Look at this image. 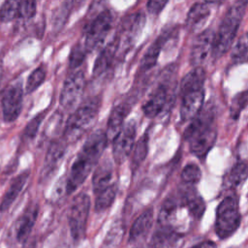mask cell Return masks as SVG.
<instances>
[{
    "instance_id": "obj_39",
    "label": "cell",
    "mask_w": 248,
    "mask_h": 248,
    "mask_svg": "<svg viewBox=\"0 0 248 248\" xmlns=\"http://www.w3.org/2000/svg\"><path fill=\"white\" fill-rule=\"evenodd\" d=\"M122 235H123V230L121 225L113 226L108 232L105 239V248H111L116 244H118V242L121 241Z\"/></svg>"
},
{
    "instance_id": "obj_31",
    "label": "cell",
    "mask_w": 248,
    "mask_h": 248,
    "mask_svg": "<svg viewBox=\"0 0 248 248\" xmlns=\"http://www.w3.org/2000/svg\"><path fill=\"white\" fill-rule=\"evenodd\" d=\"M22 0H5L0 8V20L10 22L17 18Z\"/></svg>"
},
{
    "instance_id": "obj_40",
    "label": "cell",
    "mask_w": 248,
    "mask_h": 248,
    "mask_svg": "<svg viewBox=\"0 0 248 248\" xmlns=\"http://www.w3.org/2000/svg\"><path fill=\"white\" fill-rule=\"evenodd\" d=\"M108 0H92L86 15V23L96 17L101 12L107 9Z\"/></svg>"
},
{
    "instance_id": "obj_8",
    "label": "cell",
    "mask_w": 248,
    "mask_h": 248,
    "mask_svg": "<svg viewBox=\"0 0 248 248\" xmlns=\"http://www.w3.org/2000/svg\"><path fill=\"white\" fill-rule=\"evenodd\" d=\"M145 25V15L142 12L126 16L119 26L115 38L118 44V53L125 55L134 46Z\"/></svg>"
},
{
    "instance_id": "obj_26",
    "label": "cell",
    "mask_w": 248,
    "mask_h": 248,
    "mask_svg": "<svg viewBox=\"0 0 248 248\" xmlns=\"http://www.w3.org/2000/svg\"><path fill=\"white\" fill-rule=\"evenodd\" d=\"M178 208H179V201L177 197L171 196L167 198L163 202L159 211V215H158L159 225L172 227V223L175 220Z\"/></svg>"
},
{
    "instance_id": "obj_12",
    "label": "cell",
    "mask_w": 248,
    "mask_h": 248,
    "mask_svg": "<svg viewBox=\"0 0 248 248\" xmlns=\"http://www.w3.org/2000/svg\"><path fill=\"white\" fill-rule=\"evenodd\" d=\"M215 31L207 28L202 31L194 40L190 51V63L194 67H202L212 56Z\"/></svg>"
},
{
    "instance_id": "obj_10",
    "label": "cell",
    "mask_w": 248,
    "mask_h": 248,
    "mask_svg": "<svg viewBox=\"0 0 248 248\" xmlns=\"http://www.w3.org/2000/svg\"><path fill=\"white\" fill-rule=\"evenodd\" d=\"M137 123L134 119L124 124L120 132L111 140L112 158L116 164H122L132 153L136 143Z\"/></svg>"
},
{
    "instance_id": "obj_33",
    "label": "cell",
    "mask_w": 248,
    "mask_h": 248,
    "mask_svg": "<svg viewBox=\"0 0 248 248\" xmlns=\"http://www.w3.org/2000/svg\"><path fill=\"white\" fill-rule=\"evenodd\" d=\"M202 177V171L200 167L197 164L190 163L187 164L181 171V179L186 185H195L197 184Z\"/></svg>"
},
{
    "instance_id": "obj_41",
    "label": "cell",
    "mask_w": 248,
    "mask_h": 248,
    "mask_svg": "<svg viewBox=\"0 0 248 248\" xmlns=\"http://www.w3.org/2000/svg\"><path fill=\"white\" fill-rule=\"evenodd\" d=\"M168 2L169 0H148L146 4L147 11L152 15H159Z\"/></svg>"
},
{
    "instance_id": "obj_42",
    "label": "cell",
    "mask_w": 248,
    "mask_h": 248,
    "mask_svg": "<svg viewBox=\"0 0 248 248\" xmlns=\"http://www.w3.org/2000/svg\"><path fill=\"white\" fill-rule=\"evenodd\" d=\"M191 248H217L216 244L211 240H204L198 244H195Z\"/></svg>"
},
{
    "instance_id": "obj_29",
    "label": "cell",
    "mask_w": 248,
    "mask_h": 248,
    "mask_svg": "<svg viewBox=\"0 0 248 248\" xmlns=\"http://www.w3.org/2000/svg\"><path fill=\"white\" fill-rule=\"evenodd\" d=\"M231 58L234 64H244L248 62V32L240 35L234 43Z\"/></svg>"
},
{
    "instance_id": "obj_43",
    "label": "cell",
    "mask_w": 248,
    "mask_h": 248,
    "mask_svg": "<svg viewBox=\"0 0 248 248\" xmlns=\"http://www.w3.org/2000/svg\"><path fill=\"white\" fill-rule=\"evenodd\" d=\"M22 248H36V241L35 240H30L28 239L23 243Z\"/></svg>"
},
{
    "instance_id": "obj_6",
    "label": "cell",
    "mask_w": 248,
    "mask_h": 248,
    "mask_svg": "<svg viewBox=\"0 0 248 248\" xmlns=\"http://www.w3.org/2000/svg\"><path fill=\"white\" fill-rule=\"evenodd\" d=\"M175 74V65H170L161 73V79L142 105V112L148 118L158 116L170 104V81Z\"/></svg>"
},
{
    "instance_id": "obj_35",
    "label": "cell",
    "mask_w": 248,
    "mask_h": 248,
    "mask_svg": "<svg viewBox=\"0 0 248 248\" xmlns=\"http://www.w3.org/2000/svg\"><path fill=\"white\" fill-rule=\"evenodd\" d=\"M87 52L83 46V45L76 44L70 53L69 56V65L71 69H76L78 66L81 65V63L84 61L85 56Z\"/></svg>"
},
{
    "instance_id": "obj_38",
    "label": "cell",
    "mask_w": 248,
    "mask_h": 248,
    "mask_svg": "<svg viewBox=\"0 0 248 248\" xmlns=\"http://www.w3.org/2000/svg\"><path fill=\"white\" fill-rule=\"evenodd\" d=\"M45 115H46V111H43V112H41L40 114L36 115L34 118L31 119V121L26 125V127L24 129L23 135H24L25 138H27V139L35 138V136L37 135L38 129H39Z\"/></svg>"
},
{
    "instance_id": "obj_46",
    "label": "cell",
    "mask_w": 248,
    "mask_h": 248,
    "mask_svg": "<svg viewBox=\"0 0 248 248\" xmlns=\"http://www.w3.org/2000/svg\"><path fill=\"white\" fill-rule=\"evenodd\" d=\"M1 76H2V64L0 62V80H1Z\"/></svg>"
},
{
    "instance_id": "obj_9",
    "label": "cell",
    "mask_w": 248,
    "mask_h": 248,
    "mask_svg": "<svg viewBox=\"0 0 248 248\" xmlns=\"http://www.w3.org/2000/svg\"><path fill=\"white\" fill-rule=\"evenodd\" d=\"M90 204V197L86 193L76 195L71 202L68 222L71 235L76 241H80L85 236Z\"/></svg>"
},
{
    "instance_id": "obj_28",
    "label": "cell",
    "mask_w": 248,
    "mask_h": 248,
    "mask_svg": "<svg viewBox=\"0 0 248 248\" xmlns=\"http://www.w3.org/2000/svg\"><path fill=\"white\" fill-rule=\"evenodd\" d=\"M148 141H149V137L147 133L142 135L136 141L132 151L133 154H132V160H131V168L133 171H135L145 160L146 155L148 153Z\"/></svg>"
},
{
    "instance_id": "obj_21",
    "label": "cell",
    "mask_w": 248,
    "mask_h": 248,
    "mask_svg": "<svg viewBox=\"0 0 248 248\" xmlns=\"http://www.w3.org/2000/svg\"><path fill=\"white\" fill-rule=\"evenodd\" d=\"M113 168L112 164L108 159L103 160L96 167L93 177H92V185L94 194H97L109 186L115 184L113 182Z\"/></svg>"
},
{
    "instance_id": "obj_44",
    "label": "cell",
    "mask_w": 248,
    "mask_h": 248,
    "mask_svg": "<svg viewBox=\"0 0 248 248\" xmlns=\"http://www.w3.org/2000/svg\"><path fill=\"white\" fill-rule=\"evenodd\" d=\"M206 4H219L222 3L224 0H203Z\"/></svg>"
},
{
    "instance_id": "obj_32",
    "label": "cell",
    "mask_w": 248,
    "mask_h": 248,
    "mask_svg": "<svg viewBox=\"0 0 248 248\" xmlns=\"http://www.w3.org/2000/svg\"><path fill=\"white\" fill-rule=\"evenodd\" d=\"M248 105V90L242 91L236 94L231 104L230 107V116L233 120H237L241 111L247 107Z\"/></svg>"
},
{
    "instance_id": "obj_15",
    "label": "cell",
    "mask_w": 248,
    "mask_h": 248,
    "mask_svg": "<svg viewBox=\"0 0 248 248\" xmlns=\"http://www.w3.org/2000/svg\"><path fill=\"white\" fill-rule=\"evenodd\" d=\"M173 34H174V30L166 29L156 38V40L150 45V46L147 48V50L145 51V53L143 54L140 60V71L142 72L148 71L156 65L158 57L161 53V50L163 49L164 46L170 40Z\"/></svg>"
},
{
    "instance_id": "obj_5",
    "label": "cell",
    "mask_w": 248,
    "mask_h": 248,
    "mask_svg": "<svg viewBox=\"0 0 248 248\" xmlns=\"http://www.w3.org/2000/svg\"><path fill=\"white\" fill-rule=\"evenodd\" d=\"M241 215L239 211L238 198L235 194L227 195L216 209L214 231L216 235L224 240L234 233L240 225Z\"/></svg>"
},
{
    "instance_id": "obj_20",
    "label": "cell",
    "mask_w": 248,
    "mask_h": 248,
    "mask_svg": "<svg viewBox=\"0 0 248 248\" xmlns=\"http://www.w3.org/2000/svg\"><path fill=\"white\" fill-rule=\"evenodd\" d=\"M153 224V208L145 209L133 223L129 232V243H136L144 239Z\"/></svg>"
},
{
    "instance_id": "obj_17",
    "label": "cell",
    "mask_w": 248,
    "mask_h": 248,
    "mask_svg": "<svg viewBox=\"0 0 248 248\" xmlns=\"http://www.w3.org/2000/svg\"><path fill=\"white\" fill-rule=\"evenodd\" d=\"M39 213V206L37 203H30L24 212L19 216L16 222V236L18 242L24 243L29 239L31 231L36 222Z\"/></svg>"
},
{
    "instance_id": "obj_13",
    "label": "cell",
    "mask_w": 248,
    "mask_h": 248,
    "mask_svg": "<svg viewBox=\"0 0 248 248\" xmlns=\"http://www.w3.org/2000/svg\"><path fill=\"white\" fill-rule=\"evenodd\" d=\"M23 105V89L19 83L10 86L2 98V113L6 122L15 121L20 114Z\"/></svg>"
},
{
    "instance_id": "obj_11",
    "label": "cell",
    "mask_w": 248,
    "mask_h": 248,
    "mask_svg": "<svg viewBox=\"0 0 248 248\" xmlns=\"http://www.w3.org/2000/svg\"><path fill=\"white\" fill-rule=\"evenodd\" d=\"M85 87V76L83 71H78L70 75L63 83L59 103L65 110L74 108L79 102Z\"/></svg>"
},
{
    "instance_id": "obj_7",
    "label": "cell",
    "mask_w": 248,
    "mask_h": 248,
    "mask_svg": "<svg viewBox=\"0 0 248 248\" xmlns=\"http://www.w3.org/2000/svg\"><path fill=\"white\" fill-rule=\"evenodd\" d=\"M114 21L113 13L105 9L96 17L84 25V44L86 52H92L103 46Z\"/></svg>"
},
{
    "instance_id": "obj_22",
    "label": "cell",
    "mask_w": 248,
    "mask_h": 248,
    "mask_svg": "<svg viewBox=\"0 0 248 248\" xmlns=\"http://www.w3.org/2000/svg\"><path fill=\"white\" fill-rule=\"evenodd\" d=\"M30 172L28 170L21 172L16 177L13 179V181L10 183L7 191L5 192L1 202H0V211H6L8 210L11 205L14 203L16 199L18 197L22 189L24 188L28 178H29Z\"/></svg>"
},
{
    "instance_id": "obj_27",
    "label": "cell",
    "mask_w": 248,
    "mask_h": 248,
    "mask_svg": "<svg viewBox=\"0 0 248 248\" xmlns=\"http://www.w3.org/2000/svg\"><path fill=\"white\" fill-rule=\"evenodd\" d=\"M248 177V166L243 162L234 164L224 178L223 186L228 190H233L240 186Z\"/></svg>"
},
{
    "instance_id": "obj_37",
    "label": "cell",
    "mask_w": 248,
    "mask_h": 248,
    "mask_svg": "<svg viewBox=\"0 0 248 248\" xmlns=\"http://www.w3.org/2000/svg\"><path fill=\"white\" fill-rule=\"evenodd\" d=\"M36 14V0H22L17 18L29 19Z\"/></svg>"
},
{
    "instance_id": "obj_23",
    "label": "cell",
    "mask_w": 248,
    "mask_h": 248,
    "mask_svg": "<svg viewBox=\"0 0 248 248\" xmlns=\"http://www.w3.org/2000/svg\"><path fill=\"white\" fill-rule=\"evenodd\" d=\"M210 16V9L206 3H195L189 10L185 25L189 31H196L202 26Z\"/></svg>"
},
{
    "instance_id": "obj_3",
    "label": "cell",
    "mask_w": 248,
    "mask_h": 248,
    "mask_svg": "<svg viewBox=\"0 0 248 248\" xmlns=\"http://www.w3.org/2000/svg\"><path fill=\"white\" fill-rule=\"evenodd\" d=\"M247 5L248 0H235L226 12L217 32H215L212 51L213 58L217 59L223 56L232 46Z\"/></svg>"
},
{
    "instance_id": "obj_45",
    "label": "cell",
    "mask_w": 248,
    "mask_h": 248,
    "mask_svg": "<svg viewBox=\"0 0 248 248\" xmlns=\"http://www.w3.org/2000/svg\"><path fill=\"white\" fill-rule=\"evenodd\" d=\"M75 1V3L76 4H81L83 1H85V0H74Z\"/></svg>"
},
{
    "instance_id": "obj_16",
    "label": "cell",
    "mask_w": 248,
    "mask_h": 248,
    "mask_svg": "<svg viewBox=\"0 0 248 248\" xmlns=\"http://www.w3.org/2000/svg\"><path fill=\"white\" fill-rule=\"evenodd\" d=\"M130 110L131 105L128 102L119 103L111 108L107 122V129L105 131L108 140H112L120 132Z\"/></svg>"
},
{
    "instance_id": "obj_24",
    "label": "cell",
    "mask_w": 248,
    "mask_h": 248,
    "mask_svg": "<svg viewBox=\"0 0 248 248\" xmlns=\"http://www.w3.org/2000/svg\"><path fill=\"white\" fill-rule=\"evenodd\" d=\"M180 234L172 227L160 226L152 236V248H170L178 240Z\"/></svg>"
},
{
    "instance_id": "obj_36",
    "label": "cell",
    "mask_w": 248,
    "mask_h": 248,
    "mask_svg": "<svg viewBox=\"0 0 248 248\" xmlns=\"http://www.w3.org/2000/svg\"><path fill=\"white\" fill-rule=\"evenodd\" d=\"M71 1L66 0L62 6L58 8V10L53 15V27L55 28H61L65 21L67 20V17L69 16L70 10H71Z\"/></svg>"
},
{
    "instance_id": "obj_1",
    "label": "cell",
    "mask_w": 248,
    "mask_h": 248,
    "mask_svg": "<svg viewBox=\"0 0 248 248\" xmlns=\"http://www.w3.org/2000/svg\"><path fill=\"white\" fill-rule=\"evenodd\" d=\"M106 133L102 130L93 132L83 143L73 162L66 180V193L75 192L97 166L108 143Z\"/></svg>"
},
{
    "instance_id": "obj_19",
    "label": "cell",
    "mask_w": 248,
    "mask_h": 248,
    "mask_svg": "<svg viewBox=\"0 0 248 248\" xmlns=\"http://www.w3.org/2000/svg\"><path fill=\"white\" fill-rule=\"evenodd\" d=\"M117 53H118V44L114 36L113 39L105 46V47L101 50V52L97 56L93 66V71H92L93 76L100 77L106 71H108L109 67L112 65L113 60L117 57Z\"/></svg>"
},
{
    "instance_id": "obj_34",
    "label": "cell",
    "mask_w": 248,
    "mask_h": 248,
    "mask_svg": "<svg viewBox=\"0 0 248 248\" xmlns=\"http://www.w3.org/2000/svg\"><path fill=\"white\" fill-rule=\"evenodd\" d=\"M46 76V72L45 67L41 66L36 68L28 77L27 81H26V92L27 93H31L33 91H35L39 86L42 85V83L44 82L45 78Z\"/></svg>"
},
{
    "instance_id": "obj_2",
    "label": "cell",
    "mask_w": 248,
    "mask_h": 248,
    "mask_svg": "<svg viewBox=\"0 0 248 248\" xmlns=\"http://www.w3.org/2000/svg\"><path fill=\"white\" fill-rule=\"evenodd\" d=\"M215 116L214 105L211 103L203 105L201 111L190 121L184 131L183 137L189 143L191 153L200 159H203L216 142Z\"/></svg>"
},
{
    "instance_id": "obj_18",
    "label": "cell",
    "mask_w": 248,
    "mask_h": 248,
    "mask_svg": "<svg viewBox=\"0 0 248 248\" xmlns=\"http://www.w3.org/2000/svg\"><path fill=\"white\" fill-rule=\"evenodd\" d=\"M66 144L67 143L64 140H56L50 143L42 170V179H47L55 171L60 161L64 156Z\"/></svg>"
},
{
    "instance_id": "obj_25",
    "label": "cell",
    "mask_w": 248,
    "mask_h": 248,
    "mask_svg": "<svg viewBox=\"0 0 248 248\" xmlns=\"http://www.w3.org/2000/svg\"><path fill=\"white\" fill-rule=\"evenodd\" d=\"M205 78V71L202 67H194L193 70L182 78L180 82V94L191 90L204 88Z\"/></svg>"
},
{
    "instance_id": "obj_4",
    "label": "cell",
    "mask_w": 248,
    "mask_h": 248,
    "mask_svg": "<svg viewBox=\"0 0 248 248\" xmlns=\"http://www.w3.org/2000/svg\"><path fill=\"white\" fill-rule=\"evenodd\" d=\"M101 107L100 97H91L79 105L70 115L63 140L66 143H73L79 140L96 122Z\"/></svg>"
},
{
    "instance_id": "obj_30",
    "label": "cell",
    "mask_w": 248,
    "mask_h": 248,
    "mask_svg": "<svg viewBox=\"0 0 248 248\" xmlns=\"http://www.w3.org/2000/svg\"><path fill=\"white\" fill-rule=\"evenodd\" d=\"M117 193V186L113 184L108 188L95 194V210L103 212L108 209L113 203Z\"/></svg>"
},
{
    "instance_id": "obj_14",
    "label": "cell",
    "mask_w": 248,
    "mask_h": 248,
    "mask_svg": "<svg viewBox=\"0 0 248 248\" xmlns=\"http://www.w3.org/2000/svg\"><path fill=\"white\" fill-rule=\"evenodd\" d=\"M204 88L187 91L181 94L180 118L183 122L191 121L204 105Z\"/></svg>"
}]
</instances>
